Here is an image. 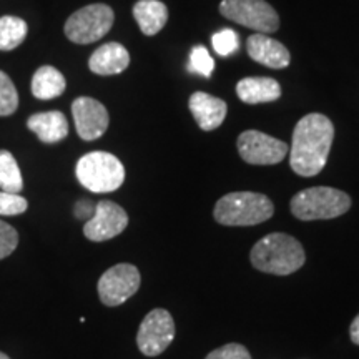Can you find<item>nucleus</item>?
<instances>
[{"mask_svg": "<svg viewBox=\"0 0 359 359\" xmlns=\"http://www.w3.org/2000/svg\"><path fill=\"white\" fill-rule=\"evenodd\" d=\"M114 11L105 4H92L74 12L65 22V35L74 43H93L110 32Z\"/></svg>", "mask_w": 359, "mask_h": 359, "instance_id": "423d86ee", "label": "nucleus"}, {"mask_svg": "<svg viewBox=\"0 0 359 359\" xmlns=\"http://www.w3.org/2000/svg\"><path fill=\"white\" fill-rule=\"evenodd\" d=\"M349 338L356 346H359V314L354 318L351 326H349Z\"/></svg>", "mask_w": 359, "mask_h": 359, "instance_id": "c85d7f7f", "label": "nucleus"}, {"mask_svg": "<svg viewBox=\"0 0 359 359\" xmlns=\"http://www.w3.org/2000/svg\"><path fill=\"white\" fill-rule=\"evenodd\" d=\"M19 245V233L12 224L0 219V259L11 257Z\"/></svg>", "mask_w": 359, "mask_h": 359, "instance_id": "a878e982", "label": "nucleus"}, {"mask_svg": "<svg viewBox=\"0 0 359 359\" xmlns=\"http://www.w3.org/2000/svg\"><path fill=\"white\" fill-rule=\"evenodd\" d=\"M32 132L37 135L39 140L53 145V143L62 142L69 135V122L62 111H43V114H35L27 122Z\"/></svg>", "mask_w": 359, "mask_h": 359, "instance_id": "f3484780", "label": "nucleus"}, {"mask_svg": "<svg viewBox=\"0 0 359 359\" xmlns=\"http://www.w3.org/2000/svg\"><path fill=\"white\" fill-rule=\"evenodd\" d=\"M128 226V215L120 205L110 200L98 201L93 217L85 223L83 235L90 241H107L118 236Z\"/></svg>", "mask_w": 359, "mask_h": 359, "instance_id": "9b49d317", "label": "nucleus"}, {"mask_svg": "<svg viewBox=\"0 0 359 359\" xmlns=\"http://www.w3.org/2000/svg\"><path fill=\"white\" fill-rule=\"evenodd\" d=\"M219 12L224 19L257 30V34H273L280 29V17L266 0H223Z\"/></svg>", "mask_w": 359, "mask_h": 359, "instance_id": "0eeeda50", "label": "nucleus"}, {"mask_svg": "<svg viewBox=\"0 0 359 359\" xmlns=\"http://www.w3.org/2000/svg\"><path fill=\"white\" fill-rule=\"evenodd\" d=\"M93 213H95V208H93L92 206V203H90V201H87V200H82V201H79L77 205H75V217L77 218H92L93 217Z\"/></svg>", "mask_w": 359, "mask_h": 359, "instance_id": "cd10ccee", "label": "nucleus"}, {"mask_svg": "<svg viewBox=\"0 0 359 359\" xmlns=\"http://www.w3.org/2000/svg\"><path fill=\"white\" fill-rule=\"evenodd\" d=\"M130 65V53L122 43L109 42L98 47L92 53L88 60V67L93 74L102 75V77H110V75H118L127 70Z\"/></svg>", "mask_w": 359, "mask_h": 359, "instance_id": "2eb2a0df", "label": "nucleus"}, {"mask_svg": "<svg viewBox=\"0 0 359 359\" xmlns=\"http://www.w3.org/2000/svg\"><path fill=\"white\" fill-rule=\"evenodd\" d=\"M19 107V93L7 74L0 70V116H8Z\"/></svg>", "mask_w": 359, "mask_h": 359, "instance_id": "4be33fe9", "label": "nucleus"}, {"mask_svg": "<svg viewBox=\"0 0 359 359\" xmlns=\"http://www.w3.org/2000/svg\"><path fill=\"white\" fill-rule=\"evenodd\" d=\"M142 276L137 266L118 263L107 269L98 280V296L105 306H120L140 290Z\"/></svg>", "mask_w": 359, "mask_h": 359, "instance_id": "6e6552de", "label": "nucleus"}, {"mask_svg": "<svg viewBox=\"0 0 359 359\" xmlns=\"http://www.w3.org/2000/svg\"><path fill=\"white\" fill-rule=\"evenodd\" d=\"M246 52L257 64L268 69H286L291 62L290 50L266 34H253L246 40Z\"/></svg>", "mask_w": 359, "mask_h": 359, "instance_id": "ddd939ff", "label": "nucleus"}, {"mask_svg": "<svg viewBox=\"0 0 359 359\" xmlns=\"http://www.w3.org/2000/svg\"><path fill=\"white\" fill-rule=\"evenodd\" d=\"M72 115H74L79 137L85 142L97 140L109 128V111H107L105 105H102L95 98H77L72 103Z\"/></svg>", "mask_w": 359, "mask_h": 359, "instance_id": "f8f14e48", "label": "nucleus"}, {"mask_svg": "<svg viewBox=\"0 0 359 359\" xmlns=\"http://www.w3.org/2000/svg\"><path fill=\"white\" fill-rule=\"evenodd\" d=\"M75 175L80 185L93 193L118 190L125 182V167L115 155L107 151H90L77 161Z\"/></svg>", "mask_w": 359, "mask_h": 359, "instance_id": "39448f33", "label": "nucleus"}, {"mask_svg": "<svg viewBox=\"0 0 359 359\" xmlns=\"http://www.w3.org/2000/svg\"><path fill=\"white\" fill-rule=\"evenodd\" d=\"M251 264L268 275L288 276L306 262L303 245L286 233H269L255 243L250 253Z\"/></svg>", "mask_w": 359, "mask_h": 359, "instance_id": "f03ea898", "label": "nucleus"}, {"mask_svg": "<svg viewBox=\"0 0 359 359\" xmlns=\"http://www.w3.org/2000/svg\"><path fill=\"white\" fill-rule=\"evenodd\" d=\"M236 93L241 102L259 105L278 100L281 97V85L271 77H246L238 82Z\"/></svg>", "mask_w": 359, "mask_h": 359, "instance_id": "dca6fc26", "label": "nucleus"}, {"mask_svg": "<svg viewBox=\"0 0 359 359\" xmlns=\"http://www.w3.org/2000/svg\"><path fill=\"white\" fill-rule=\"evenodd\" d=\"M275 215V205L263 193L235 191L217 201L213 218L223 226H253L268 222Z\"/></svg>", "mask_w": 359, "mask_h": 359, "instance_id": "7ed1b4c3", "label": "nucleus"}, {"mask_svg": "<svg viewBox=\"0 0 359 359\" xmlns=\"http://www.w3.org/2000/svg\"><path fill=\"white\" fill-rule=\"evenodd\" d=\"M291 213L302 222L333 219L343 217L351 208V196L331 187H313L291 198Z\"/></svg>", "mask_w": 359, "mask_h": 359, "instance_id": "20e7f679", "label": "nucleus"}, {"mask_svg": "<svg viewBox=\"0 0 359 359\" xmlns=\"http://www.w3.org/2000/svg\"><path fill=\"white\" fill-rule=\"evenodd\" d=\"M133 17L142 32L154 37L167 25L168 8L160 0H138L133 6Z\"/></svg>", "mask_w": 359, "mask_h": 359, "instance_id": "a211bd4d", "label": "nucleus"}, {"mask_svg": "<svg viewBox=\"0 0 359 359\" xmlns=\"http://www.w3.org/2000/svg\"><path fill=\"white\" fill-rule=\"evenodd\" d=\"M29 203L24 196L17 195V193H7L0 190V215L4 217H15L27 212Z\"/></svg>", "mask_w": 359, "mask_h": 359, "instance_id": "393cba45", "label": "nucleus"}, {"mask_svg": "<svg viewBox=\"0 0 359 359\" xmlns=\"http://www.w3.org/2000/svg\"><path fill=\"white\" fill-rule=\"evenodd\" d=\"M205 359H251V354L243 344L228 343L215 349Z\"/></svg>", "mask_w": 359, "mask_h": 359, "instance_id": "bb28decb", "label": "nucleus"}, {"mask_svg": "<svg viewBox=\"0 0 359 359\" xmlns=\"http://www.w3.org/2000/svg\"><path fill=\"white\" fill-rule=\"evenodd\" d=\"M0 359H11L7 356V354H4V353H0Z\"/></svg>", "mask_w": 359, "mask_h": 359, "instance_id": "c756f323", "label": "nucleus"}, {"mask_svg": "<svg viewBox=\"0 0 359 359\" xmlns=\"http://www.w3.org/2000/svg\"><path fill=\"white\" fill-rule=\"evenodd\" d=\"M188 69H190V72H193V74L201 75V77H206V79L212 77L215 62L212 55H210V52L206 50L203 45H195V47L191 48L190 65H188Z\"/></svg>", "mask_w": 359, "mask_h": 359, "instance_id": "5701e85b", "label": "nucleus"}, {"mask_svg": "<svg viewBox=\"0 0 359 359\" xmlns=\"http://www.w3.org/2000/svg\"><path fill=\"white\" fill-rule=\"evenodd\" d=\"M0 190L7 193H19L24 190V178L17 160L7 150H0Z\"/></svg>", "mask_w": 359, "mask_h": 359, "instance_id": "412c9836", "label": "nucleus"}, {"mask_svg": "<svg viewBox=\"0 0 359 359\" xmlns=\"http://www.w3.org/2000/svg\"><path fill=\"white\" fill-rule=\"evenodd\" d=\"M190 111L195 116V122L203 132L217 130L226 118V103L222 98L210 95L206 92H195L188 100Z\"/></svg>", "mask_w": 359, "mask_h": 359, "instance_id": "4468645a", "label": "nucleus"}, {"mask_svg": "<svg viewBox=\"0 0 359 359\" xmlns=\"http://www.w3.org/2000/svg\"><path fill=\"white\" fill-rule=\"evenodd\" d=\"M334 140V125L321 114H309L296 123L290 165L299 177H316L326 167Z\"/></svg>", "mask_w": 359, "mask_h": 359, "instance_id": "f257e3e1", "label": "nucleus"}, {"mask_svg": "<svg viewBox=\"0 0 359 359\" xmlns=\"http://www.w3.org/2000/svg\"><path fill=\"white\" fill-rule=\"evenodd\" d=\"M212 43L215 52H217L219 57L233 55V53L240 48V39H238V34L235 30L231 29H223L215 34L212 37Z\"/></svg>", "mask_w": 359, "mask_h": 359, "instance_id": "b1692460", "label": "nucleus"}, {"mask_svg": "<svg viewBox=\"0 0 359 359\" xmlns=\"http://www.w3.org/2000/svg\"><path fill=\"white\" fill-rule=\"evenodd\" d=\"M175 339V321L170 311L163 308L151 309L143 318L137 333V346L148 358L160 356Z\"/></svg>", "mask_w": 359, "mask_h": 359, "instance_id": "1a4fd4ad", "label": "nucleus"}, {"mask_svg": "<svg viewBox=\"0 0 359 359\" xmlns=\"http://www.w3.org/2000/svg\"><path fill=\"white\" fill-rule=\"evenodd\" d=\"M65 77L55 67L43 65L34 74L32 93L39 100H52V98L60 97L65 92Z\"/></svg>", "mask_w": 359, "mask_h": 359, "instance_id": "6ab92c4d", "label": "nucleus"}, {"mask_svg": "<svg viewBox=\"0 0 359 359\" xmlns=\"http://www.w3.org/2000/svg\"><path fill=\"white\" fill-rule=\"evenodd\" d=\"M238 154L250 165H276L286 158L290 147L275 137L246 130L238 137Z\"/></svg>", "mask_w": 359, "mask_h": 359, "instance_id": "9d476101", "label": "nucleus"}, {"mask_svg": "<svg viewBox=\"0 0 359 359\" xmlns=\"http://www.w3.org/2000/svg\"><path fill=\"white\" fill-rule=\"evenodd\" d=\"M29 32L27 22L20 17L6 15L0 19V50L8 52L24 42Z\"/></svg>", "mask_w": 359, "mask_h": 359, "instance_id": "aec40b11", "label": "nucleus"}]
</instances>
